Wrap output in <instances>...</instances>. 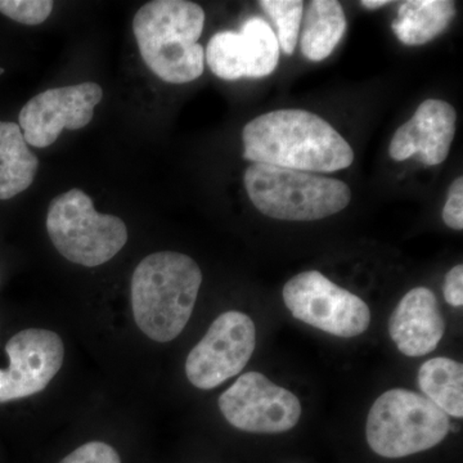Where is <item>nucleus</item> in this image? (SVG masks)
<instances>
[{
  "label": "nucleus",
  "instance_id": "8",
  "mask_svg": "<svg viewBox=\"0 0 463 463\" xmlns=\"http://www.w3.org/2000/svg\"><path fill=\"white\" fill-rule=\"evenodd\" d=\"M257 345V328L245 313L231 310L210 326L185 361L192 385L212 390L242 373Z\"/></svg>",
  "mask_w": 463,
  "mask_h": 463
},
{
  "label": "nucleus",
  "instance_id": "10",
  "mask_svg": "<svg viewBox=\"0 0 463 463\" xmlns=\"http://www.w3.org/2000/svg\"><path fill=\"white\" fill-rule=\"evenodd\" d=\"M9 365L0 368V404L43 392L62 368L65 345L56 332L26 328L8 340Z\"/></svg>",
  "mask_w": 463,
  "mask_h": 463
},
{
  "label": "nucleus",
  "instance_id": "2",
  "mask_svg": "<svg viewBox=\"0 0 463 463\" xmlns=\"http://www.w3.org/2000/svg\"><path fill=\"white\" fill-rule=\"evenodd\" d=\"M203 283L199 264L182 252L160 251L137 265L132 309L139 330L156 343H170L187 326Z\"/></svg>",
  "mask_w": 463,
  "mask_h": 463
},
{
  "label": "nucleus",
  "instance_id": "12",
  "mask_svg": "<svg viewBox=\"0 0 463 463\" xmlns=\"http://www.w3.org/2000/svg\"><path fill=\"white\" fill-rule=\"evenodd\" d=\"M279 54L272 26L264 18L251 16L243 21L239 33H216L207 44L205 60L213 74L234 81L273 74Z\"/></svg>",
  "mask_w": 463,
  "mask_h": 463
},
{
  "label": "nucleus",
  "instance_id": "20",
  "mask_svg": "<svg viewBox=\"0 0 463 463\" xmlns=\"http://www.w3.org/2000/svg\"><path fill=\"white\" fill-rule=\"evenodd\" d=\"M53 7L52 0H0V14L29 26L47 21Z\"/></svg>",
  "mask_w": 463,
  "mask_h": 463
},
{
  "label": "nucleus",
  "instance_id": "22",
  "mask_svg": "<svg viewBox=\"0 0 463 463\" xmlns=\"http://www.w3.org/2000/svg\"><path fill=\"white\" fill-rule=\"evenodd\" d=\"M443 221L455 231L463 230V178L459 176L450 185L443 209Z\"/></svg>",
  "mask_w": 463,
  "mask_h": 463
},
{
  "label": "nucleus",
  "instance_id": "14",
  "mask_svg": "<svg viewBox=\"0 0 463 463\" xmlns=\"http://www.w3.org/2000/svg\"><path fill=\"white\" fill-rule=\"evenodd\" d=\"M389 334L402 354L414 358L434 352L446 334L434 292L422 286L407 292L390 317Z\"/></svg>",
  "mask_w": 463,
  "mask_h": 463
},
{
  "label": "nucleus",
  "instance_id": "3",
  "mask_svg": "<svg viewBox=\"0 0 463 463\" xmlns=\"http://www.w3.org/2000/svg\"><path fill=\"white\" fill-rule=\"evenodd\" d=\"M205 25L201 5L187 0H154L137 12L133 32L143 61L161 80L187 84L205 69L199 39Z\"/></svg>",
  "mask_w": 463,
  "mask_h": 463
},
{
  "label": "nucleus",
  "instance_id": "25",
  "mask_svg": "<svg viewBox=\"0 0 463 463\" xmlns=\"http://www.w3.org/2000/svg\"><path fill=\"white\" fill-rule=\"evenodd\" d=\"M3 72H5V69H0V75H2Z\"/></svg>",
  "mask_w": 463,
  "mask_h": 463
},
{
  "label": "nucleus",
  "instance_id": "11",
  "mask_svg": "<svg viewBox=\"0 0 463 463\" xmlns=\"http://www.w3.org/2000/svg\"><path fill=\"white\" fill-rule=\"evenodd\" d=\"M102 99L100 85L90 81L43 91L21 109L18 121L24 138L33 147H50L63 129L87 127Z\"/></svg>",
  "mask_w": 463,
  "mask_h": 463
},
{
  "label": "nucleus",
  "instance_id": "4",
  "mask_svg": "<svg viewBox=\"0 0 463 463\" xmlns=\"http://www.w3.org/2000/svg\"><path fill=\"white\" fill-rule=\"evenodd\" d=\"M243 183L259 212L279 221H321L352 200V191L339 179L267 164L248 167Z\"/></svg>",
  "mask_w": 463,
  "mask_h": 463
},
{
  "label": "nucleus",
  "instance_id": "15",
  "mask_svg": "<svg viewBox=\"0 0 463 463\" xmlns=\"http://www.w3.org/2000/svg\"><path fill=\"white\" fill-rule=\"evenodd\" d=\"M452 0H407L392 21L395 36L405 45H423L446 32L456 16Z\"/></svg>",
  "mask_w": 463,
  "mask_h": 463
},
{
  "label": "nucleus",
  "instance_id": "1",
  "mask_svg": "<svg viewBox=\"0 0 463 463\" xmlns=\"http://www.w3.org/2000/svg\"><path fill=\"white\" fill-rule=\"evenodd\" d=\"M243 158L309 173H334L354 161V151L331 124L306 109H276L242 130Z\"/></svg>",
  "mask_w": 463,
  "mask_h": 463
},
{
  "label": "nucleus",
  "instance_id": "5",
  "mask_svg": "<svg viewBox=\"0 0 463 463\" xmlns=\"http://www.w3.org/2000/svg\"><path fill=\"white\" fill-rule=\"evenodd\" d=\"M449 430V416L428 398L411 390L392 389L371 408L365 437L376 455L403 458L438 446Z\"/></svg>",
  "mask_w": 463,
  "mask_h": 463
},
{
  "label": "nucleus",
  "instance_id": "13",
  "mask_svg": "<svg viewBox=\"0 0 463 463\" xmlns=\"http://www.w3.org/2000/svg\"><path fill=\"white\" fill-rule=\"evenodd\" d=\"M457 114L450 103L423 100L412 118L402 125L390 143V157L404 161L419 155L423 165L437 166L446 161L456 134Z\"/></svg>",
  "mask_w": 463,
  "mask_h": 463
},
{
  "label": "nucleus",
  "instance_id": "21",
  "mask_svg": "<svg viewBox=\"0 0 463 463\" xmlns=\"http://www.w3.org/2000/svg\"><path fill=\"white\" fill-rule=\"evenodd\" d=\"M60 463H121L118 450L105 441H90L66 456Z\"/></svg>",
  "mask_w": 463,
  "mask_h": 463
},
{
  "label": "nucleus",
  "instance_id": "16",
  "mask_svg": "<svg viewBox=\"0 0 463 463\" xmlns=\"http://www.w3.org/2000/svg\"><path fill=\"white\" fill-rule=\"evenodd\" d=\"M39 160L29 148L20 125L0 121V200L14 199L35 179Z\"/></svg>",
  "mask_w": 463,
  "mask_h": 463
},
{
  "label": "nucleus",
  "instance_id": "19",
  "mask_svg": "<svg viewBox=\"0 0 463 463\" xmlns=\"http://www.w3.org/2000/svg\"><path fill=\"white\" fill-rule=\"evenodd\" d=\"M259 5L277 27L279 50L291 56L298 45L304 3L301 0H261Z\"/></svg>",
  "mask_w": 463,
  "mask_h": 463
},
{
  "label": "nucleus",
  "instance_id": "7",
  "mask_svg": "<svg viewBox=\"0 0 463 463\" xmlns=\"http://www.w3.org/2000/svg\"><path fill=\"white\" fill-rule=\"evenodd\" d=\"M282 297L294 318L332 336H359L371 323L370 307L361 298L317 270L292 277Z\"/></svg>",
  "mask_w": 463,
  "mask_h": 463
},
{
  "label": "nucleus",
  "instance_id": "23",
  "mask_svg": "<svg viewBox=\"0 0 463 463\" xmlns=\"http://www.w3.org/2000/svg\"><path fill=\"white\" fill-rule=\"evenodd\" d=\"M444 298L449 306L461 307L463 306V265L453 267L447 273L443 286Z\"/></svg>",
  "mask_w": 463,
  "mask_h": 463
},
{
  "label": "nucleus",
  "instance_id": "17",
  "mask_svg": "<svg viewBox=\"0 0 463 463\" xmlns=\"http://www.w3.org/2000/svg\"><path fill=\"white\" fill-rule=\"evenodd\" d=\"M346 17L336 0H313L307 5L300 35L301 53L313 62L326 60L346 33Z\"/></svg>",
  "mask_w": 463,
  "mask_h": 463
},
{
  "label": "nucleus",
  "instance_id": "6",
  "mask_svg": "<svg viewBox=\"0 0 463 463\" xmlns=\"http://www.w3.org/2000/svg\"><path fill=\"white\" fill-rule=\"evenodd\" d=\"M47 231L57 251L71 263H108L127 245L128 228L115 215L100 214L84 191L70 190L52 201Z\"/></svg>",
  "mask_w": 463,
  "mask_h": 463
},
{
  "label": "nucleus",
  "instance_id": "9",
  "mask_svg": "<svg viewBox=\"0 0 463 463\" xmlns=\"http://www.w3.org/2000/svg\"><path fill=\"white\" fill-rule=\"evenodd\" d=\"M219 408L233 428L254 434H281L300 420V401L263 373H243L219 397Z\"/></svg>",
  "mask_w": 463,
  "mask_h": 463
},
{
  "label": "nucleus",
  "instance_id": "18",
  "mask_svg": "<svg viewBox=\"0 0 463 463\" xmlns=\"http://www.w3.org/2000/svg\"><path fill=\"white\" fill-rule=\"evenodd\" d=\"M423 397L448 416L463 417V365L447 356L429 359L419 371Z\"/></svg>",
  "mask_w": 463,
  "mask_h": 463
},
{
  "label": "nucleus",
  "instance_id": "24",
  "mask_svg": "<svg viewBox=\"0 0 463 463\" xmlns=\"http://www.w3.org/2000/svg\"><path fill=\"white\" fill-rule=\"evenodd\" d=\"M361 5H364L365 9H379L385 7V5H390V2L388 0H364V2H361Z\"/></svg>",
  "mask_w": 463,
  "mask_h": 463
}]
</instances>
